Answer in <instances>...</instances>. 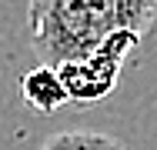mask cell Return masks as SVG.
Returning <instances> with one entry per match:
<instances>
[{"mask_svg":"<svg viewBox=\"0 0 157 150\" xmlns=\"http://www.w3.org/2000/svg\"><path fill=\"white\" fill-rule=\"evenodd\" d=\"M157 0H27V37L44 67L90 57L114 33L144 37Z\"/></svg>","mask_w":157,"mask_h":150,"instance_id":"6da1fadb","label":"cell"},{"mask_svg":"<svg viewBox=\"0 0 157 150\" xmlns=\"http://www.w3.org/2000/svg\"><path fill=\"white\" fill-rule=\"evenodd\" d=\"M140 37L137 33H114L107 37L100 47H97L90 57L74 60V63H60L54 67L57 77H60L63 90H67V100H77V103H94L104 100L110 90L117 87V77H121V67L130 50H137Z\"/></svg>","mask_w":157,"mask_h":150,"instance_id":"7a4b0ae2","label":"cell"},{"mask_svg":"<svg viewBox=\"0 0 157 150\" xmlns=\"http://www.w3.org/2000/svg\"><path fill=\"white\" fill-rule=\"evenodd\" d=\"M20 97L37 114H57L67 103V90H63L57 70L54 67H44V63L20 77Z\"/></svg>","mask_w":157,"mask_h":150,"instance_id":"3957f363","label":"cell"},{"mask_svg":"<svg viewBox=\"0 0 157 150\" xmlns=\"http://www.w3.org/2000/svg\"><path fill=\"white\" fill-rule=\"evenodd\" d=\"M40 150H127V147L100 130H60L50 140H44Z\"/></svg>","mask_w":157,"mask_h":150,"instance_id":"277c9868","label":"cell"}]
</instances>
